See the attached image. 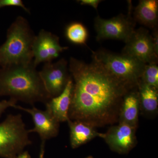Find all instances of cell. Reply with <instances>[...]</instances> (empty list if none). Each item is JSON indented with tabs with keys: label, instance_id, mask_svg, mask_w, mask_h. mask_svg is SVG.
Masks as SVG:
<instances>
[{
	"label": "cell",
	"instance_id": "cell-1",
	"mask_svg": "<svg viewBox=\"0 0 158 158\" xmlns=\"http://www.w3.org/2000/svg\"><path fill=\"white\" fill-rule=\"evenodd\" d=\"M68 66L73 83L69 119L95 127L118 123L123 97L135 87L118 80L93 58L87 63L72 57Z\"/></svg>",
	"mask_w": 158,
	"mask_h": 158
},
{
	"label": "cell",
	"instance_id": "cell-2",
	"mask_svg": "<svg viewBox=\"0 0 158 158\" xmlns=\"http://www.w3.org/2000/svg\"><path fill=\"white\" fill-rule=\"evenodd\" d=\"M33 62L5 67L0 71V96L34 105L45 104L52 98L46 90L39 72Z\"/></svg>",
	"mask_w": 158,
	"mask_h": 158
},
{
	"label": "cell",
	"instance_id": "cell-3",
	"mask_svg": "<svg viewBox=\"0 0 158 158\" xmlns=\"http://www.w3.org/2000/svg\"><path fill=\"white\" fill-rule=\"evenodd\" d=\"M35 37L27 20L17 17L8 30L6 42L0 47V64L5 67L33 62Z\"/></svg>",
	"mask_w": 158,
	"mask_h": 158
},
{
	"label": "cell",
	"instance_id": "cell-4",
	"mask_svg": "<svg viewBox=\"0 0 158 158\" xmlns=\"http://www.w3.org/2000/svg\"><path fill=\"white\" fill-rule=\"evenodd\" d=\"M92 57L121 81L131 87L138 86L146 64L124 54L100 50L92 51Z\"/></svg>",
	"mask_w": 158,
	"mask_h": 158
},
{
	"label": "cell",
	"instance_id": "cell-5",
	"mask_svg": "<svg viewBox=\"0 0 158 158\" xmlns=\"http://www.w3.org/2000/svg\"><path fill=\"white\" fill-rule=\"evenodd\" d=\"M20 114H9L0 123V157L17 158L32 144Z\"/></svg>",
	"mask_w": 158,
	"mask_h": 158
},
{
	"label": "cell",
	"instance_id": "cell-6",
	"mask_svg": "<svg viewBox=\"0 0 158 158\" xmlns=\"http://www.w3.org/2000/svg\"><path fill=\"white\" fill-rule=\"evenodd\" d=\"M132 9L131 4L127 15L120 14L110 19L97 16L94 21L97 40L115 39L125 43L135 30L136 22L131 16Z\"/></svg>",
	"mask_w": 158,
	"mask_h": 158
},
{
	"label": "cell",
	"instance_id": "cell-7",
	"mask_svg": "<svg viewBox=\"0 0 158 158\" xmlns=\"http://www.w3.org/2000/svg\"><path fill=\"white\" fill-rule=\"evenodd\" d=\"M125 44L122 54L138 59L145 64H157L158 55L152 37L146 29L140 28L135 30Z\"/></svg>",
	"mask_w": 158,
	"mask_h": 158
},
{
	"label": "cell",
	"instance_id": "cell-8",
	"mask_svg": "<svg viewBox=\"0 0 158 158\" xmlns=\"http://www.w3.org/2000/svg\"><path fill=\"white\" fill-rule=\"evenodd\" d=\"M39 74L46 90L52 98L62 93L71 78L68 62L64 58L55 63H44Z\"/></svg>",
	"mask_w": 158,
	"mask_h": 158
},
{
	"label": "cell",
	"instance_id": "cell-9",
	"mask_svg": "<svg viewBox=\"0 0 158 158\" xmlns=\"http://www.w3.org/2000/svg\"><path fill=\"white\" fill-rule=\"evenodd\" d=\"M59 43V37L51 32L42 30L34 38L33 46V63L37 67L40 63L51 62L59 56L60 53L68 49Z\"/></svg>",
	"mask_w": 158,
	"mask_h": 158
},
{
	"label": "cell",
	"instance_id": "cell-10",
	"mask_svg": "<svg viewBox=\"0 0 158 158\" xmlns=\"http://www.w3.org/2000/svg\"><path fill=\"white\" fill-rule=\"evenodd\" d=\"M136 130L127 123L119 122L111 126L102 138L111 150L120 154H127L138 143Z\"/></svg>",
	"mask_w": 158,
	"mask_h": 158
},
{
	"label": "cell",
	"instance_id": "cell-11",
	"mask_svg": "<svg viewBox=\"0 0 158 158\" xmlns=\"http://www.w3.org/2000/svg\"><path fill=\"white\" fill-rule=\"evenodd\" d=\"M13 108L27 112L32 116L34 127L28 130L29 133H37L41 141H45L58 136L59 123L46 110H39L33 106L31 109L15 105Z\"/></svg>",
	"mask_w": 158,
	"mask_h": 158
},
{
	"label": "cell",
	"instance_id": "cell-12",
	"mask_svg": "<svg viewBox=\"0 0 158 158\" xmlns=\"http://www.w3.org/2000/svg\"><path fill=\"white\" fill-rule=\"evenodd\" d=\"M73 83L71 78L62 93L52 98L45 104L46 110L59 123L69 120V111L72 97Z\"/></svg>",
	"mask_w": 158,
	"mask_h": 158
},
{
	"label": "cell",
	"instance_id": "cell-13",
	"mask_svg": "<svg viewBox=\"0 0 158 158\" xmlns=\"http://www.w3.org/2000/svg\"><path fill=\"white\" fill-rule=\"evenodd\" d=\"M140 110L138 87L130 89L124 95L119 111L118 123H124L138 128Z\"/></svg>",
	"mask_w": 158,
	"mask_h": 158
},
{
	"label": "cell",
	"instance_id": "cell-14",
	"mask_svg": "<svg viewBox=\"0 0 158 158\" xmlns=\"http://www.w3.org/2000/svg\"><path fill=\"white\" fill-rule=\"evenodd\" d=\"M69 128V139L71 147L73 149L84 145L94 138H102L104 134L99 133L96 127L82 121L71 120L67 121Z\"/></svg>",
	"mask_w": 158,
	"mask_h": 158
},
{
	"label": "cell",
	"instance_id": "cell-15",
	"mask_svg": "<svg viewBox=\"0 0 158 158\" xmlns=\"http://www.w3.org/2000/svg\"><path fill=\"white\" fill-rule=\"evenodd\" d=\"M134 19L147 27L154 30L157 28L158 1L141 0L135 8Z\"/></svg>",
	"mask_w": 158,
	"mask_h": 158
},
{
	"label": "cell",
	"instance_id": "cell-16",
	"mask_svg": "<svg viewBox=\"0 0 158 158\" xmlns=\"http://www.w3.org/2000/svg\"><path fill=\"white\" fill-rule=\"evenodd\" d=\"M138 87L140 110L145 115L156 114L158 111V89L140 81Z\"/></svg>",
	"mask_w": 158,
	"mask_h": 158
},
{
	"label": "cell",
	"instance_id": "cell-17",
	"mask_svg": "<svg viewBox=\"0 0 158 158\" xmlns=\"http://www.w3.org/2000/svg\"><path fill=\"white\" fill-rule=\"evenodd\" d=\"M65 35L69 41L72 43L86 45L88 31L81 23L73 22L68 25L65 29Z\"/></svg>",
	"mask_w": 158,
	"mask_h": 158
},
{
	"label": "cell",
	"instance_id": "cell-18",
	"mask_svg": "<svg viewBox=\"0 0 158 158\" xmlns=\"http://www.w3.org/2000/svg\"><path fill=\"white\" fill-rule=\"evenodd\" d=\"M139 81L158 89V66L157 63L145 65Z\"/></svg>",
	"mask_w": 158,
	"mask_h": 158
},
{
	"label": "cell",
	"instance_id": "cell-19",
	"mask_svg": "<svg viewBox=\"0 0 158 158\" xmlns=\"http://www.w3.org/2000/svg\"><path fill=\"white\" fill-rule=\"evenodd\" d=\"M6 6L21 7L28 13H30V10L26 7L21 0H0V8Z\"/></svg>",
	"mask_w": 158,
	"mask_h": 158
},
{
	"label": "cell",
	"instance_id": "cell-20",
	"mask_svg": "<svg viewBox=\"0 0 158 158\" xmlns=\"http://www.w3.org/2000/svg\"><path fill=\"white\" fill-rule=\"evenodd\" d=\"M17 101L13 99L10 98L9 100H4L0 102V118L2 114L9 107H12L16 105Z\"/></svg>",
	"mask_w": 158,
	"mask_h": 158
},
{
	"label": "cell",
	"instance_id": "cell-21",
	"mask_svg": "<svg viewBox=\"0 0 158 158\" xmlns=\"http://www.w3.org/2000/svg\"><path fill=\"white\" fill-rule=\"evenodd\" d=\"M77 2H78L82 6H91L97 10L99 4L102 1L101 0H80Z\"/></svg>",
	"mask_w": 158,
	"mask_h": 158
},
{
	"label": "cell",
	"instance_id": "cell-22",
	"mask_svg": "<svg viewBox=\"0 0 158 158\" xmlns=\"http://www.w3.org/2000/svg\"><path fill=\"white\" fill-rule=\"evenodd\" d=\"M153 40L156 52L158 55V32L157 28L153 30L152 35Z\"/></svg>",
	"mask_w": 158,
	"mask_h": 158
},
{
	"label": "cell",
	"instance_id": "cell-23",
	"mask_svg": "<svg viewBox=\"0 0 158 158\" xmlns=\"http://www.w3.org/2000/svg\"><path fill=\"white\" fill-rule=\"evenodd\" d=\"M45 141H41L40 151L39 158H44Z\"/></svg>",
	"mask_w": 158,
	"mask_h": 158
},
{
	"label": "cell",
	"instance_id": "cell-24",
	"mask_svg": "<svg viewBox=\"0 0 158 158\" xmlns=\"http://www.w3.org/2000/svg\"><path fill=\"white\" fill-rule=\"evenodd\" d=\"M17 158H31V156L28 152L25 151L19 155Z\"/></svg>",
	"mask_w": 158,
	"mask_h": 158
},
{
	"label": "cell",
	"instance_id": "cell-25",
	"mask_svg": "<svg viewBox=\"0 0 158 158\" xmlns=\"http://www.w3.org/2000/svg\"><path fill=\"white\" fill-rule=\"evenodd\" d=\"M86 158H94L92 156H88V157Z\"/></svg>",
	"mask_w": 158,
	"mask_h": 158
}]
</instances>
